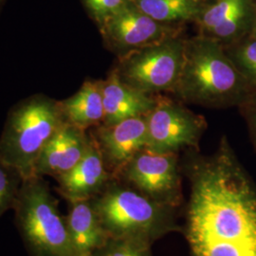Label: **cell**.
<instances>
[{
    "label": "cell",
    "instance_id": "19",
    "mask_svg": "<svg viewBox=\"0 0 256 256\" xmlns=\"http://www.w3.org/2000/svg\"><path fill=\"white\" fill-rule=\"evenodd\" d=\"M151 247L135 239L110 238L94 256H153Z\"/></svg>",
    "mask_w": 256,
    "mask_h": 256
},
{
    "label": "cell",
    "instance_id": "18",
    "mask_svg": "<svg viewBox=\"0 0 256 256\" xmlns=\"http://www.w3.org/2000/svg\"><path fill=\"white\" fill-rule=\"evenodd\" d=\"M24 178L16 168L0 160V218L14 210Z\"/></svg>",
    "mask_w": 256,
    "mask_h": 256
},
{
    "label": "cell",
    "instance_id": "12",
    "mask_svg": "<svg viewBox=\"0 0 256 256\" xmlns=\"http://www.w3.org/2000/svg\"><path fill=\"white\" fill-rule=\"evenodd\" d=\"M90 142V132L64 124L42 150L34 166V176L56 178L66 174L82 160Z\"/></svg>",
    "mask_w": 256,
    "mask_h": 256
},
{
    "label": "cell",
    "instance_id": "2",
    "mask_svg": "<svg viewBox=\"0 0 256 256\" xmlns=\"http://www.w3.org/2000/svg\"><path fill=\"white\" fill-rule=\"evenodd\" d=\"M102 225L110 238H130L153 245L165 236L180 232L176 210L113 178L92 198Z\"/></svg>",
    "mask_w": 256,
    "mask_h": 256
},
{
    "label": "cell",
    "instance_id": "22",
    "mask_svg": "<svg viewBox=\"0 0 256 256\" xmlns=\"http://www.w3.org/2000/svg\"><path fill=\"white\" fill-rule=\"evenodd\" d=\"M252 130H254V137L256 140V104H254V112H252Z\"/></svg>",
    "mask_w": 256,
    "mask_h": 256
},
{
    "label": "cell",
    "instance_id": "21",
    "mask_svg": "<svg viewBox=\"0 0 256 256\" xmlns=\"http://www.w3.org/2000/svg\"><path fill=\"white\" fill-rule=\"evenodd\" d=\"M239 72L250 81L256 84V39L238 48L232 59Z\"/></svg>",
    "mask_w": 256,
    "mask_h": 256
},
{
    "label": "cell",
    "instance_id": "24",
    "mask_svg": "<svg viewBox=\"0 0 256 256\" xmlns=\"http://www.w3.org/2000/svg\"><path fill=\"white\" fill-rule=\"evenodd\" d=\"M6 1H7V0H0V10L2 9V7L4 6V4L6 3Z\"/></svg>",
    "mask_w": 256,
    "mask_h": 256
},
{
    "label": "cell",
    "instance_id": "9",
    "mask_svg": "<svg viewBox=\"0 0 256 256\" xmlns=\"http://www.w3.org/2000/svg\"><path fill=\"white\" fill-rule=\"evenodd\" d=\"M104 44L120 56L176 34L174 28L160 23L130 1L100 30Z\"/></svg>",
    "mask_w": 256,
    "mask_h": 256
},
{
    "label": "cell",
    "instance_id": "1",
    "mask_svg": "<svg viewBox=\"0 0 256 256\" xmlns=\"http://www.w3.org/2000/svg\"><path fill=\"white\" fill-rule=\"evenodd\" d=\"M183 234L191 256H256V187L223 140L187 167Z\"/></svg>",
    "mask_w": 256,
    "mask_h": 256
},
{
    "label": "cell",
    "instance_id": "7",
    "mask_svg": "<svg viewBox=\"0 0 256 256\" xmlns=\"http://www.w3.org/2000/svg\"><path fill=\"white\" fill-rule=\"evenodd\" d=\"M116 178L155 202L174 208L182 203L176 154H160L144 148Z\"/></svg>",
    "mask_w": 256,
    "mask_h": 256
},
{
    "label": "cell",
    "instance_id": "14",
    "mask_svg": "<svg viewBox=\"0 0 256 256\" xmlns=\"http://www.w3.org/2000/svg\"><path fill=\"white\" fill-rule=\"evenodd\" d=\"M68 203V212L66 220L76 256H95L104 246L110 236L102 225L93 200Z\"/></svg>",
    "mask_w": 256,
    "mask_h": 256
},
{
    "label": "cell",
    "instance_id": "15",
    "mask_svg": "<svg viewBox=\"0 0 256 256\" xmlns=\"http://www.w3.org/2000/svg\"><path fill=\"white\" fill-rule=\"evenodd\" d=\"M248 12V0H216L206 7L196 21L203 36L220 44L229 43L239 36L245 27Z\"/></svg>",
    "mask_w": 256,
    "mask_h": 256
},
{
    "label": "cell",
    "instance_id": "11",
    "mask_svg": "<svg viewBox=\"0 0 256 256\" xmlns=\"http://www.w3.org/2000/svg\"><path fill=\"white\" fill-rule=\"evenodd\" d=\"M113 178H116L108 169L92 135L90 146L82 160L72 170L54 178L57 182L55 190L68 202L92 200L101 194Z\"/></svg>",
    "mask_w": 256,
    "mask_h": 256
},
{
    "label": "cell",
    "instance_id": "3",
    "mask_svg": "<svg viewBox=\"0 0 256 256\" xmlns=\"http://www.w3.org/2000/svg\"><path fill=\"white\" fill-rule=\"evenodd\" d=\"M64 124L60 101L46 94H34L16 102L0 136V160L24 178L34 176L42 150Z\"/></svg>",
    "mask_w": 256,
    "mask_h": 256
},
{
    "label": "cell",
    "instance_id": "4",
    "mask_svg": "<svg viewBox=\"0 0 256 256\" xmlns=\"http://www.w3.org/2000/svg\"><path fill=\"white\" fill-rule=\"evenodd\" d=\"M243 76L222 44L200 36L185 40L182 68L174 92L185 101L221 106L236 98Z\"/></svg>",
    "mask_w": 256,
    "mask_h": 256
},
{
    "label": "cell",
    "instance_id": "23",
    "mask_svg": "<svg viewBox=\"0 0 256 256\" xmlns=\"http://www.w3.org/2000/svg\"><path fill=\"white\" fill-rule=\"evenodd\" d=\"M252 38H256V20L254 22V28H252Z\"/></svg>",
    "mask_w": 256,
    "mask_h": 256
},
{
    "label": "cell",
    "instance_id": "16",
    "mask_svg": "<svg viewBox=\"0 0 256 256\" xmlns=\"http://www.w3.org/2000/svg\"><path fill=\"white\" fill-rule=\"evenodd\" d=\"M60 106L66 124L86 130L100 126L104 120L100 80L84 81L75 94L60 101Z\"/></svg>",
    "mask_w": 256,
    "mask_h": 256
},
{
    "label": "cell",
    "instance_id": "17",
    "mask_svg": "<svg viewBox=\"0 0 256 256\" xmlns=\"http://www.w3.org/2000/svg\"><path fill=\"white\" fill-rule=\"evenodd\" d=\"M138 9L160 23L198 20L206 6L204 0H131Z\"/></svg>",
    "mask_w": 256,
    "mask_h": 256
},
{
    "label": "cell",
    "instance_id": "6",
    "mask_svg": "<svg viewBox=\"0 0 256 256\" xmlns=\"http://www.w3.org/2000/svg\"><path fill=\"white\" fill-rule=\"evenodd\" d=\"M184 42L178 34L120 56V81L147 94L173 92L182 68Z\"/></svg>",
    "mask_w": 256,
    "mask_h": 256
},
{
    "label": "cell",
    "instance_id": "8",
    "mask_svg": "<svg viewBox=\"0 0 256 256\" xmlns=\"http://www.w3.org/2000/svg\"><path fill=\"white\" fill-rule=\"evenodd\" d=\"M148 150L178 154L185 148H198L206 122L202 117L168 100H158L146 115Z\"/></svg>",
    "mask_w": 256,
    "mask_h": 256
},
{
    "label": "cell",
    "instance_id": "13",
    "mask_svg": "<svg viewBox=\"0 0 256 256\" xmlns=\"http://www.w3.org/2000/svg\"><path fill=\"white\" fill-rule=\"evenodd\" d=\"M100 86L104 108L102 124H113L124 120L146 116L158 102L151 94L122 82L114 68L106 80H100Z\"/></svg>",
    "mask_w": 256,
    "mask_h": 256
},
{
    "label": "cell",
    "instance_id": "5",
    "mask_svg": "<svg viewBox=\"0 0 256 256\" xmlns=\"http://www.w3.org/2000/svg\"><path fill=\"white\" fill-rule=\"evenodd\" d=\"M14 223L30 256H77L66 216L43 176L24 178L14 208Z\"/></svg>",
    "mask_w": 256,
    "mask_h": 256
},
{
    "label": "cell",
    "instance_id": "20",
    "mask_svg": "<svg viewBox=\"0 0 256 256\" xmlns=\"http://www.w3.org/2000/svg\"><path fill=\"white\" fill-rule=\"evenodd\" d=\"M131 0H82L90 18L95 22L99 30L120 10Z\"/></svg>",
    "mask_w": 256,
    "mask_h": 256
},
{
    "label": "cell",
    "instance_id": "10",
    "mask_svg": "<svg viewBox=\"0 0 256 256\" xmlns=\"http://www.w3.org/2000/svg\"><path fill=\"white\" fill-rule=\"evenodd\" d=\"M110 173L117 178L124 166L146 147V116L100 124L90 131Z\"/></svg>",
    "mask_w": 256,
    "mask_h": 256
}]
</instances>
